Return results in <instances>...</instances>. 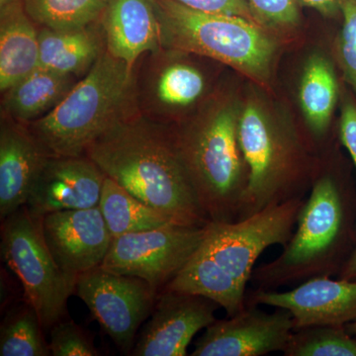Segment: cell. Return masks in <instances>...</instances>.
<instances>
[{"label":"cell","instance_id":"obj_12","mask_svg":"<svg viewBox=\"0 0 356 356\" xmlns=\"http://www.w3.org/2000/svg\"><path fill=\"white\" fill-rule=\"evenodd\" d=\"M273 313L245 304L234 316L216 320L195 343L192 356H264L284 353L295 331L290 312Z\"/></svg>","mask_w":356,"mask_h":356},{"label":"cell","instance_id":"obj_3","mask_svg":"<svg viewBox=\"0 0 356 356\" xmlns=\"http://www.w3.org/2000/svg\"><path fill=\"white\" fill-rule=\"evenodd\" d=\"M356 248V198L330 168H317L296 229L273 261L257 266L255 289L278 290L339 276Z\"/></svg>","mask_w":356,"mask_h":356},{"label":"cell","instance_id":"obj_18","mask_svg":"<svg viewBox=\"0 0 356 356\" xmlns=\"http://www.w3.org/2000/svg\"><path fill=\"white\" fill-rule=\"evenodd\" d=\"M102 24L106 50L131 69L163 47L154 0H110Z\"/></svg>","mask_w":356,"mask_h":356},{"label":"cell","instance_id":"obj_21","mask_svg":"<svg viewBox=\"0 0 356 356\" xmlns=\"http://www.w3.org/2000/svg\"><path fill=\"white\" fill-rule=\"evenodd\" d=\"M79 77L37 67L2 92L1 116L28 125L57 107L74 88Z\"/></svg>","mask_w":356,"mask_h":356},{"label":"cell","instance_id":"obj_29","mask_svg":"<svg viewBox=\"0 0 356 356\" xmlns=\"http://www.w3.org/2000/svg\"><path fill=\"white\" fill-rule=\"evenodd\" d=\"M262 27L290 29L299 23V0H248Z\"/></svg>","mask_w":356,"mask_h":356},{"label":"cell","instance_id":"obj_26","mask_svg":"<svg viewBox=\"0 0 356 356\" xmlns=\"http://www.w3.org/2000/svg\"><path fill=\"white\" fill-rule=\"evenodd\" d=\"M284 356H356V339L341 325H312L293 332Z\"/></svg>","mask_w":356,"mask_h":356},{"label":"cell","instance_id":"obj_4","mask_svg":"<svg viewBox=\"0 0 356 356\" xmlns=\"http://www.w3.org/2000/svg\"><path fill=\"white\" fill-rule=\"evenodd\" d=\"M240 106L227 99L206 103L172 126L180 156L210 222L240 219L250 170L238 142Z\"/></svg>","mask_w":356,"mask_h":356},{"label":"cell","instance_id":"obj_24","mask_svg":"<svg viewBox=\"0 0 356 356\" xmlns=\"http://www.w3.org/2000/svg\"><path fill=\"white\" fill-rule=\"evenodd\" d=\"M39 27L76 29L102 21L110 0H21Z\"/></svg>","mask_w":356,"mask_h":356},{"label":"cell","instance_id":"obj_6","mask_svg":"<svg viewBox=\"0 0 356 356\" xmlns=\"http://www.w3.org/2000/svg\"><path fill=\"white\" fill-rule=\"evenodd\" d=\"M238 142L250 170L240 219L269 206L305 199L317 172L308 144L291 124L250 98L240 106Z\"/></svg>","mask_w":356,"mask_h":356},{"label":"cell","instance_id":"obj_15","mask_svg":"<svg viewBox=\"0 0 356 356\" xmlns=\"http://www.w3.org/2000/svg\"><path fill=\"white\" fill-rule=\"evenodd\" d=\"M42 229L58 266L76 278L102 266L113 238L99 206L49 213Z\"/></svg>","mask_w":356,"mask_h":356},{"label":"cell","instance_id":"obj_23","mask_svg":"<svg viewBox=\"0 0 356 356\" xmlns=\"http://www.w3.org/2000/svg\"><path fill=\"white\" fill-rule=\"evenodd\" d=\"M98 206L113 238L168 224H177L107 177L103 182Z\"/></svg>","mask_w":356,"mask_h":356},{"label":"cell","instance_id":"obj_13","mask_svg":"<svg viewBox=\"0 0 356 356\" xmlns=\"http://www.w3.org/2000/svg\"><path fill=\"white\" fill-rule=\"evenodd\" d=\"M219 304L192 293L163 290L140 334L134 356H184L193 337L216 321Z\"/></svg>","mask_w":356,"mask_h":356},{"label":"cell","instance_id":"obj_5","mask_svg":"<svg viewBox=\"0 0 356 356\" xmlns=\"http://www.w3.org/2000/svg\"><path fill=\"white\" fill-rule=\"evenodd\" d=\"M137 112L135 69L105 50L57 107L26 127L48 156H83L100 136Z\"/></svg>","mask_w":356,"mask_h":356},{"label":"cell","instance_id":"obj_9","mask_svg":"<svg viewBox=\"0 0 356 356\" xmlns=\"http://www.w3.org/2000/svg\"><path fill=\"white\" fill-rule=\"evenodd\" d=\"M207 227L168 224L115 236L100 267L165 288L200 247Z\"/></svg>","mask_w":356,"mask_h":356},{"label":"cell","instance_id":"obj_22","mask_svg":"<svg viewBox=\"0 0 356 356\" xmlns=\"http://www.w3.org/2000/svg\"><path fill=\"white\" fill-rule=\"evenodd\" d=\"M339 96L334 67L321 55L307 60L299 88V102L312 135L322 138L329 130Z\"/></svg>","mask_w":356,"mask_h":356},{"label":"cell","instance_id":"obj_30","mask_svg":"<svg viewBox=\"0 0 356 356\" xmlns=\"http://www.w3.org/2000/svg\"><path fill=\"white\" fill-rule=\"evenodd\" d=\"M175 1L195 10L240 16L257 22L252 9L248 6V0H175Z\"/></svg>","mask_w":356,"mask_h":356},{"label":"cell","instance_id":"obj_35","mask_svg":"<svg viewBox=\"0 0 356 356\" xmlns=\"http://www.w3.org/2000/svg\"><path fill=\"white\" fill-rule=\"evenodd\" d=\"M8 1H10V0H0V6H3V4L7 3Z\"/></svg>","mask_w":356,"mask_h":356},{"label":"cell","instance_id":"obj_33","mask_svg":"<svg viewBox=\"0 0 356 356\" xmlns=\"http://www.w3.org/2000/svg\"><path fill=\"white\" fill-rule=\"evenodd\" d=\"M337 277L341 280H356V248Z\"/></svg>","mask_w":356,"mask_h":356},{"label":"cell","instance_id":"obj_14","mask_svg":"<svg viewBox=\"0 0 356 356\" xmlns=\"http://www.w3.org/2000/svg\"><path fill=\"white\" fill-rule=\"evenodd\" d=\"M245 304L290 312L295 330L312 325H344L356 322V280L313 278L287 291L254 289Z\"/></svg>","mask_w":356,"mask_h":356},{"label":"cell","instance_id":"obj_1","mask_svg":"<svg viewBox=\"0 0 356 356\" xmlns=\"http://www.w3.org/2000/svg\"><path fill=\"white\" fill-rule=\"evenodd\" d=\"M107 177L185 226L209 224L178 149L172 125L131 115L86 152Z\"/></svg>","mask_w":356,"mask_h":356},{"label":"cell","instance_id":"obj_10","mask_svg":"<svg viewBox=\"0 0 356 356\" xmlns=\"http://www.w3.org/2000/svg\"><path fill=\"white\" fill-rule=\"evenodd\" d=\"M156 291L139 277L100 266L79 276L76 288L91 315L123 351H130L140 325L153 312Z\"/></svg>","mask_w":356,"mask_h":356},{"label":"cell","instance_id":"obj_27","mask_svg":"<svg viewBox=\"0 0 356 356\" xmlns=\"http://www.w3.org/2000/svg\"><path fill=\"white\" fill-rule=\"evenodd\" d=\"M343 22L334 42V53L344 79L356 95V0L339 2Z\"/></svg>","mask_w":356,"mask_h":356},{"label":"cell","instance_id":"obj_20","mask_svg":"<svg viewBox=\"0 0 356 356\" xmlns=\"http://www.w3.org/2000/svg\"><path fill=\"white\" fill-rule=\"evenodd\" d=\"M39 26L21 0H10L0 11L1 93L39 67Z\"/></svg>","mask_w":356,"mask_h":356},{"label":"cell","instance_id":"obj_31","mask_svg":"<svg viewBox=\"0 0 356 356\" xmlns=\"http://www.w3.org/2000/svg\"><path fill=\"white\" fill-rule=\"evenodd\" d=\"M339 135L341 144L353 159L356 170V103L344 100L341 105Z\"/></svg>","mask_w":356,"mask_h":356},{"label":"cell","instance_id":"obj_8","mask_svg":"<svg viewBox=\"0 0 356 356\" xmlns=\"http://www.w3.org/2000/svg\"><path fill=\"white\" fill-rule=\"evenodd\" d=\"M42 217L23 206L6 218L1 252L22 283L26 302L36 310L44 329H51L64 317L77 278L65 273L54 259L44 238Z\"/></svg>","mask_w":356,"mask_h":356},{"label":"cell","instance_id":"obj_11","mask_svg":"<svg viewBox=\"0 0 356 356\" xmlns=\"http://www.w3.org/2000/svg\"><path fill=\"white\" fill-rule=\"evenodd\" d=\"M177 58V51L161 47L142 58L140 70L135 67L138 110L143 116L166 125L177 112L195 105L207 88L203 72Z\"/></svg>","mask_w":356,"mask_h":356},{"label":"cell","instance_id":"obj_28","mask_svg":"<svg viewBox=\"0 0 356 356\" xmlns=\"http://www.w3.org/2000/svg\"><path fill=\"white\" fill-rule=\"evenodd\" d=\"M51 355L54 356H97L91 337L72 321H58L51 327Z\"/></svg>","mask_w":356,"mask_h":356},{"label":"cell","instance_id":"obj_32","mask_svg":"<svg viewBox=\"0 0 356 356\" xmlns=\"http://www.w3.org/2000/svg\"><path fill=\"white\" fill-rule=\"evenodd\" d=\"M341 0H299V3L315 9L323 15L332 17L341 13Z\"/></svg>","mask_w":356,"mask_h":356},{"label":"cell","instance_id":"obj_16","mask_svg":"<svg viewBox=\"0 0 356 356\" xmlns=\"http://www.w3.org/2000/svg\"><path fill=\"white\" fill-rule=\"evenodd\" d=\"M105 177L86 154L49 156L33 184L25 207L39 216L97 207Z\"/></svg>","mask_w":356,"mask_h":356},{"label":"cell","instance_id":"obj_17","mask_svg":"<svg viewBox=\"0 0 356 356\" xmlns=\"http://www.w3.org/2000/svg\"><path fill=\"white\" fill-rule=\"evenodd\" d=\"M48 154L26 125L1 116L0 124V217L25 206Z\"/></svg>","mask_w":356,"mask_h":356},{"label":"cell","instance_id":"obj_7","mask_svg":"<svg viewBox=\"0 0 356 356\" xmlns=\"http://www.w3.org/2000/svg\"><path fill=\"white\" fill-rule=\"evenodd\" d=\"M161 46L217 60L259 83L273 72L277 44L254 21L154 0Z\"/></svg>","mask_w":356,"mask_h":356},{"label":"cell","instance_id":"obj_25","mask_svg":"<svg viewBox=\"0 0 356 356\" xmlns=\"http://www.w3.org/2000/svg\"><path fill=\"white\" fill-rule=\"evenodd\" d=\"M43 329L38 314L28 302L16 307L1 325L0 355H50V346L44 341Z\"/></svg>","mask_w":356,"mask_h":356},{"label":"cell","instance_id":"obj_2","mask_svg":"<svg viewBox=\"0 0 356 356\" xmlns=\"http://www.w3.org/2000/svg\"><path fill=\"white\" fill-rule=\"evenodd\" d=\"M304 201L269 206L236 222H210L200 247L163 289L207 297L227 316L242 311L257 261L267 248L286 245Z\"/></svg>","mask_w":356,"mask_h":356},{"label":"cell","instance_id":"obj_19","mask_svg":"<svg viewBox=\"0 0 356 356\" xmlns=\"http://www.w3.org/2000/svg\"><path fill=\"white\" fill-rule=\"evenodd\" d=\"M39 67L58 74L86 76L106 50L102 21L76 29L39 27Z\"/></svg>","mask_w":356,"mask_h":356},{"label":"cell","instance_id":"obj_34","mask_svg":"<svg viewBox=\"0 0 356 356\" xmlns=\"http://www.w3.org/2000/svg\"><path fill=\"white\" fill-rule=\"evenodd\" d=\"M344 329L348 334H353V337L356 336V322L350 323V324L344 325Z\"/></svg>","mask_w":356,"mask_h":356}]
</instances>
